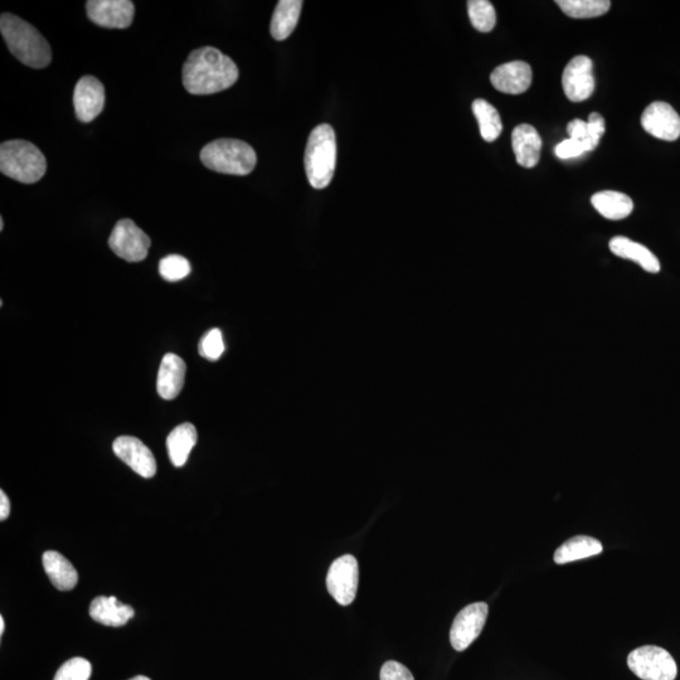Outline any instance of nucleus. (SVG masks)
<instances>
[{
    "label": "nucleus",
    "mask_w": 680,
    "mask_h": 680,
    "mask_svg": "<svg viewBox=\"0 0 680 680\" xmlns=\"http://www.w3.org/2000/svg\"><path fill=\"white\" fill-rule=\"evenodd\" d=\"M238 67L215 47L193 51L183 66V85L189 94L212 95L230 89L238 80Z\"/></svg>",
    "instance_id": "1"
},
{
    "label": "nucleus",
    "mask_w": 680,
    "mask_h": 680,
    "mask_svg": "<svg viewBox=\"0 0 680 680\" xmlns=\"http://www.w3.org/2000/svg\"><path fill=\"white\" fill-rule=\"evenodd\" d=\"M0 31L12 55L28 67L46 68L52 61L50 43L32 24L11 13L0 17Z\"/></svg>",
    "instance_id": "2"
},
{
    "label": "nucleus",
    "mask_w": 680,
    "mask_h": 680,
    "mask_svg": "<svg viewBox=\"0 0 680 680\" xmlns=\"http://www.w3.org/2000/svg\"><path fill=\"white\" fill-rule=\"evenodd\" d=\"M304 162L310 186L315 189L327 188L337 164V140L332 126L322 124L312 131L306 144Z\"/></svg>",
    "instance_id": "3"
},
{
    "label": "nucleus",
    "mask_w": 680,
    "mask_h": 680,
    "mask_svg": "<svg viewBox=\"0 0 680 680\" xmlns=\"http://www.w3.org/2000/svg\"><path fill=\"white\" fill-rule=\"evenodd\" d=\"M0 170L14 181L33 184L45 176L47 160L41 150L27 140H9L0 145Z\"/></svg>",
    "instance_id": "4"
},
{
    "label": "nucleus",
    "mask_w": 680,
    "mask_h": 680,
    "mask_svg": "<svg viewBox=\"0 0 680 680\" xmlns=\"http://www.w3.org/2000/svg\"><path fill=\"white\" fill-rule=\"evenodd\" d=\"M204 167L213 172L247 176L255 169L257 155L251 145L237 139H218L202 149Z\"/></svg>",
    "instance_id": "5"
},
{
    "label": "nucleus",
    "mask_w": 680,
    "mask_h": 680,
    "mask_svg": "<svg viewBox=\"0 0 680 680\" xmlns=\"http://www.w3.org/2000/svg\"><path fill=\"white\" fill-rule=\"evenodd\" d=\"M628 665L636 677L643 680H675L677 663L667 650L655 645H645L633 650Z\"/></svg>",
    "instance_id": "6"
},
{
    "label": "nucleus",
    "mask_w": 680,
    "mask_h": 680,
    "mask_svg": "<svg viewBox=\"0 0 680 680\" xmlns=\"http://www.w3.org/2000/svg\"><path fill=\"white\" fill-rule=\"evenodd\" d=\"M150 238L142 228L131 220H121L116 223L109 238L110 249L120 259L128 262H140L147 259Z\"/></svg>",
    "instance_id": "7"
},
{
    "label": "nucleus",
    "mask_w": 680,
    "mask_h": 680,
    "mask_svg": "<svg viewBox=\"0 0 680 680\" xmlns=\"http://www.w3.org/2000/svg\"><path fill=\"white\" fill-rule=\"evenodd\" d=\"M359 581V568L356 557H339L330 566L327 576V589L339 605H351L356 599Z\"/></svg>",
    "instance_id": "8"
},
{
    "label": "nucleus",
    "mask_w": 680,
    "mask_h": 680,
    "mask_svg": "<svg viewBox=\"0 0 680 680\" xmlns=\"http://www.w3.org/2000/svg\"><path fill=\"white\" fill-rule=\"evenodd\" d=\"M488 612L485 602H475L459 612L450 630L451 645L456 652H464L478 639L487 623Z\"/></svg>",
    "instance_id": "9"
},
{
    "label": "nucleus",
    "mask_w": 680,
    "mask_h": 680,
    "mask_svg": "<svg viewBox=\"0 0 680 680\" xmlns=\"http://www.w3.org/2000/svg\"><path fill=\"white\" fill-rule=\"evenodd\" d=\"M563 91L572 102L590 99L595 91L594 62L587 56L572 58L563 71Z\"/></svg>",
    "instance_id": "10"
},
{
    "label": "nucleus",
    "mask_w": 680,
    "mask_h": 680,
    "mask_svg": "<svg viewBox=\"0 0 680 680\" xmlns=\"http://www.w3.org/2000/svg\"><path fill=\"white\" fill-rule=\"evenodd\" d=\"M86 11L97 26L125 29L133 23L135 7L130 0H89Z\"/></svg>",
    "instance_id": "11"
},
{
    "label": "nucleus",
    "mask_w": 680,
    "mask_h": 680,
    "mask_svg": "<svg viewBox=\"0 0 680 680\" xmlns=\"http://www.w3.org/2000/svg\"><path fill=\"white\" fill-rule=\"evenodd\" d=\"M641 125L654 138L674 142L680 136V116L667 102L650 104L641 116Z\"/></svg>",
    "instance_id": "12"
},
{
    "label": "nucleus",
    "mask_w": 680,
    "mask_h": 680,
    "mask_svg": "<svg viewBox=\"0 0 680 680\" xmlns=\"http://www.w3.org/2000/svg\"><path fill=\"white\" fill-rule=\"evenodd\" d=\"M114 453L136 474L143 478H153L157 474V460L142 440L133 436H121L114 441Z\"/></svg>",
    "instance_id": "13"
},
{
    "label": "nucleus",
    "mask_w": 680,
    "mask_h": 680,
    "mask_svg": "<svg viewBox=\"0 0 680 680\" xmlns=\"http://www.w3.org/2000/svg\"><path fill=\"white\" fill-rule=\"evenodd\" d=\"M105 87L94 76L81 77L74 91V105L77 119L91 123L102 113L105 106Z\"/></svg>",
    "instance_id": "14"
},
{
    "label": "nucleus",
    "mask_w": 680,
    "mask_h": 680,
    "mask_svg": "<svg viewBox=\"0 0 680 680\" xmlns=\"http://www.w3.org/2000/svg\"><path fill=\"white\" fill-rule=\"evenodd\" d=\"M532 68L527 62L513 61L500 65L490 75L493 86L503 94L521 95L532 85Z\"/></svg>",
    "instance_id": "15"
},
{
    "label": "nucleus",
    "mask_w": 680,
    "mask_h": 680,
    "mask_svg": "<svg viewBox=\"0 0 680 680\" xmlns=\"http://www.w3.org/2000/svg\"><path fill=\"white\" fill-rule=\"evenodd\" d=\"M187 366L177 354H165L158 373L157 390L164 400H174L183 390Z\"/></svg>",
    "instance_id": "16"
},
{
    "label": "nucleus",
    "mask_w": 680,
    "mask_h": 680,
    "mask_svg": "<svg viewBox=\"0 0 680 680\" xmlns=\"http://www.w3.org/2000/svg\"><path fill=\"white\" fill-rule=\"evenodd\" d=\"M512 145L517 163L524 168H534L541 159L542 139L538 131L528 124L518 125L512 133Z\"/></svg>",
    "instance_id": "17"
},
{
    "label": "nucleus",
    "mask_w": 680,
    "mask_h": 680,
    "mask_svg": "<svg viewBox=\"0 0 680 680\" xmlns=\"http://www.w3.org/2000/svg\"><path fill=\"white\" fill-rule=\"evenodd\" d=\"M134 615L133 607L121 604L114 596L96 597L90 605L91 618L101 625L124 626Z\"/></svg>",
    "instance_id": "18"
},
{
    "label": "nucleus",
    "mask_w": 680,
    "mask_h": 680,
    "mask_svg": "<svg viewBox=\"0 0 680 680\" xmlns=\"http://www.w3.org/2000/svg\"><path fill=\"white\" fill-rule=\"evenodd\" d=\"M609 247L612 254L621 257V259L634 261L641 269L650 272V274H658L660 271V262L657 256L648 247L631 241L628 237L612 238Z\"/></svg>",
    "instance_id": "19"
},
{
    "label": "nucleus",
    "mask_w": 680,
    "mask_h": 680,
    "mask_svg": "<svg viewBox=\"0 0 680 680\" xmlns=\"http://www.w3.org/2000/svg\"><path fill=\"white\" fill-rule=\"evenodd\" d=\"M43 567L52 585L60 591H71L79 582V573L72 563L56 551H48L42 558Z\"/></svg>",
    "instance_id": "20"
},
{
    "label": "nucleus",
    "mask_w": 680,
    "mask_h": 680,
    "mask_svg": "<svg viewBox=\"0 0 680 680\" xmlns=\"http://www.w3.org/2000/svg\"><path fill=\"white\" fill-rule=\"evenodd\" d=\"M301 0H280L271 19L270 32L276 41H285L295 31L300 19Z\"/></svg>",
    "instance_id": "21"
},
{
    "label": "nucleus",
    "mask_w": 680,
    "mask_h": 680,
    "mask_svg": "<svg viewBox=\"0 0 680 680\" xmlns=\"http://www.w3.org/2000/svg\"><path fill=\"white\" fill-rule=\"evenodd\" d=\"M592 206L602 217L611 221H620L631 215L634 202L629 196L616 191H602L591 198Z\"/></svg>",
    "instance_id": "22"
},
{
    "label": "nucleus",
    "mask_w": 680,
    "mask_h": 680,
    "mask_svg": "<svg viewBox=\"0 0 680 680\" xmlns=\"http://www.w3.org/2000/svg\"><path fill=\"white\" fill-rule=\"evenodd\" d=\"M198 434L192 424H182L170 432L167 437V449L170 461L177 468L187 463L189 454L197 445Z\"/></svg>",
    "instance_id": "23"
},
{
    "label": "nucleus",
    "mask_w": 680,
    "mask_h": 680,
    "mask_svg": "<svg viewBox=\"0 0 680 680\" xmlns=\"http://www.w3.org/2000/svg\"><path fill=\"white\" fill-rule=\"evenodd\" d=\"M604 550L599 539L577 536L568 539L562 544L555 553V562L557 565H565V563L585 560V558L600 555Z\"/></svg>",
    "instance_id": "24"
},
{
    "label": "nucleus",
    "mask_w": 680,
    "mask_h": 680,
    "mask_svg": "<svg viewBox=\"0 0 680 680\" xmlns=\"http://www.w3.org/2000/svg\"><path fill=\"white\" fill-rule=\"evenodd\" d=\"M473 113L478 120L480 134L485 142L493 143L502 134L503 124L498 110L483 99L473 102Z\"/></svg>",
    "instance_id": "25"
},
{
    "label": "nucleus",
    "mask_w": 680,
    "mask_h": 680,
    "mask_svg": "<svg viewBox=\"0 0 680 680\" xmlns=\"http://www.w3.org/2000/svg\"><path fill=\"white\" fill-rule=\"evenodd\" d=\"M556 4L566 16L575 19L604 16L611 7L609 0H557Z\"/></svg>",
    "instance_id": "26"
},
{
    "label": "nucleus",
    "mask_w": 680,
    "mask_h": 680,
    "mask_svg": "<svg viewBox=\"0 0 680 680\" xmlns=\"http://www.w3.org/2000/svg\"><path fill=\"white\" fill-rule=\"evenodd\" d=\"M468 13L470 22L476 31L482 33L493 31L497 23V14H495L493 4L488 0H470Z\"/></svg>",
    "instance_id": "27"
},
{
    "label": "nucleus",
    "mask_w": 680,
    "mask_h": 680,
    "mask_svg": "<svg viewBox=\"0 0 680 680\" xmlns=\"http://www.w3.org/2000/svg\"><path fill=\"white\" fill-rule=\"evenodd\" d=\"M159 274L164 280L174 283L191 274V264L181 255H169L159 262Z\"/></svg>",
    "instance_id": "28"
},
{
    "label": "nucleus",
    "mask_w": 680,
    "mask_h": 680,
    "mask_svg": "<svg viewBox=\"0 0 680 680\" xmlns=\"http://www.w3.org/2000/svg\"><path fill=\"white\" fill-rule=\"evenodd\" d=\"M199 354L208 361H218L226 351L225 342L220 329L213 328L203 335L198 346Z\"/></svg>",
    "instance_id": "29"
},
{
    "label": "nucleus",
    "mask_w": 680,
    "mask_h": 680,
    "mask_svg": "<svg viewBox=\"0 0 680 680\" xmlns=\"http://www.w3.org/2000/svg\"><path fill=\"white\" fill-rule=\"evenodd\" d=\"M91 673L92 667L89 660L74 658L58 669L55 680H89Z\"/></svg>",
    "instance_id": "30"
},
{
    "label": "nucleus",
    "mask_w": 680,
    "mask_h": 680,
    "mask_svg": "<svg viewBox=\"0 0 680 680\" xmlns=\"http://www.w3.org/2000/svg\"><path fill=\"white\" fill-rule=\"evenodd\" d=\"M587 129H589V136L585 142H582L586 153L595 150L600 143L601 136L605 134L604 118L599 113H592L587 120Z\"/></svg>",
    "instance_id": "31"
},
{
    "label": "nucleus",
    "mask_w": 680,
    "mask_h": 680,
    "mask_svg": "<svg viewBox=\"0 0 680 680\" xmlns=\"http://www.w3.org/2000/svg\"><path fill=\"white\" fill-rule=\"evenodd\" d=\"M381 680H415V678L405 665L390 660V662L383 664Z\"/></svg>",
    "instance_id": "32"
},
{
    "label": "nucleus",
    "mask_w": 680,
    "mask_h": 680,
    "mask_svg": "<svg viewBox=\"0 0 680 680\" xmlns=\"http://www.w3.org/2000/svg\"><path fill=\"white\" fill-rule=\"evenodd\" d=\"M555 153L560 159H571L580 157V155L586 153V150L584 144L581 142H577V140L573 139H566L557 145Z\"/></svg>",
    "instance_id": "33"
},
{
    "label": "nucleus",
    "mask_w": 680,
    "mask_h": 680,
    "mask_svg": "<svg viewBox=\"0 0 680 680\" xmlns=\"http://www.w3.org/2000/svg\"><path fill=\"white\" fill-rule=\"evenodd\" d=\"M567 133L570 139L577 140V142H585L589 136V129H587V121L575 119L570 121L567 125Z\"/></svg>",
    "instance_id": "34"
},
{
    "label": "nucleus",
    "mask_w": 680,
    "mask_h": 680,
    "mask_svg": "<svg viewBox=\"0 0 680 680\" xmlns=\"http://www.w3.org/2000/svg\"><path fill=\"white\" fill-rule=\"evenodd\" d=\"M9 513H11V502H9L7 494L2 490V492H0V519L6 521L9 517Z\"/></svg>",
    "instance_id": "35"
},
{
    "label": "nucleus",
    "mask_w": 680,
    "mask_h": 680,
    "mask_svg": "<svg viewBox=\"0 0 680 680\" xmlns=\"http://www.w3.org/2000/svg\"><path fill=\"white\" fill-rule=\"evenodd\" d=\"M4 629H6V623H4L3 616L0 618V635H3Z\"/></svg>",
    "instance_id": "36"
},
{
    "label": "nucleus",
    "mask_w": 680,
    "mask_h": 680,
    "mask_svg": "<svg viewBox=\"0 0 680 680\" xmlns=\"http://www.w3.org/2000/svg\"><path fill=\"white\" fill-rule=\"evenodd\" d=\"M130 680H152V679H149L148 677H144V675H138V677H135V678L130 679Z\"/></svg>",
    "instance_id": "37"
},
{
    "label": "nucleus",
    "mask_w": 680,
    "mask_h": 680,
    "mask_svg": "<svg viewBox=\"0 0 680 680\" xmlns=\"http://www.w3.org/2000/svg\"><path fill=\"white\" fill-rule=\"evenodd\" d=\"M3 230H4V220H3V217H2V218H0V231H3Z\"/></svg>",
    "instance_id": "38"
}]
</instances>
